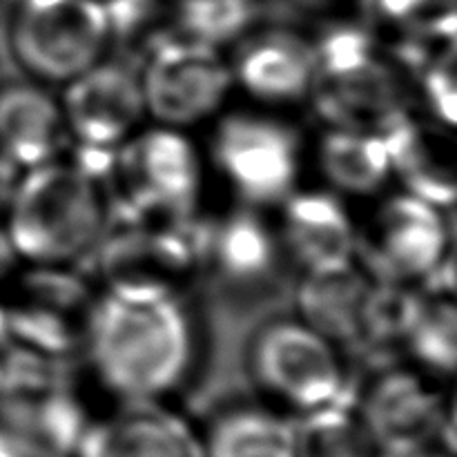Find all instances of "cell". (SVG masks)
<instances>
[{"label":"cell","instance_id":"6da1fadb","mask_svg":"<svg viewBox=\"0 0 457 457\" xmlns=\"http://www.w3.org/2000/svg\"><path fill=\"white\" fill-rule=\"evenodd\" d=\"M204 333L181 288L105 284L94 295L80 353L116 402H168L201 361Z\"/></svg>","mask_w":457,"mask_h":457},{"label":"cell","instance_id":"7a4b0ae2","mask_svg":"<svg viewBox=\"0 0 457 457\" xmlns=\"http://www.w3.org/2000/svg\"><path fill=\"white\" fill-rule=\"evenodd\" d=\"M110 223L105 172L71 150L18 174L3 210V235L25 266L79 268Z\"/></svg>","mask_w":457,"mask_h":457},{"label":"cell","instance_id":"3957f363","mask_svg":"<svg viewBox=\"0 0 457 457\" xmlns=\"http://www.w3.org/2000/svg\"><path fill=\"white\" fill-rule=\"evenodd\" d=\"M317 71L311 105L330 128L386 134L409 107V74L395 54L355 27L315 38Z\"/></svg>","mask_w":457,"mask_h":457},{"label":"cell","instance_id":"277c9868","mask_svg":"<svg viewBox=\"0 0 457 457\" xmlns=\"http://www.w3.org/2000/svg\"><path fill=\"white\" fill-rule=\"evenodd\" d=\"M244 366L259 395L302 415L353 397L346 353L299 315L262 321L250 333Z\"/></svg>","mask_w":457,"mask_h":457},{"label":"cell","instance_id":"5b68a950","mask_svg":"<svg viewBox=\"0 0 457 457\" xmlns=\"http://www.w3.org/2000/svg\"><path fill=\"white\" fill-rule=\"evenodd\" d=\"M116 43L114 22L96 0H4V45L22 79L58 89Z\"/></svg>","mask_w":457,"mask_h":457},{"label":"cell","instance_id":"8992f818","mask_svg":"<svg viewBox=\"0 0 457 457\" xmlns=\"http://www.w3.org/2000/svg\"><path fill=\"white\" fill-rule=\"evenodd\" d=\"M208 156L239 204L277 210L299 187L306 141L297 125L279 112L226 107L212 120Z\"/></svg>","mask_w":457,"mask_h":457},{"label":"cell","instance_id":"52a82bcc","mask_svg":"<svg viewBox=\"0 0 457 457\" xmlns=\"http://www.w3.org/2000/svg\"><path fill=\"white\" fill-rule=\"evenodd\" d=\"M204 154L190 132L147 123L112 156V214L128 219L195 217L204 196Z\"/></svg>","mask_w":457,"mask_h":457},{"label":"cell","instance_id":"ba28073f","mask_svg":"<svg viewBox=\"0 0 457 457\" xmlns=\"http://www.w3.org/2000/svg\"><path fill=\"white\" fill-rule=\"evenodd\" d=\"M137 67L147 123L192 129L208 125L235 92L228 52L163 31L147 40Z\"/></svg>","mask_w":457,"mask_h":457},{"label":"cell","instance_id":"9c48e42d","mask_svg":"<svg viewBox=\"0 0 457 457\" xmlns=\"http://www.w3.org/2000/svg\"><path fill=\"white\" fill-rule=\"evenodd\" d=\"M360 259L379 279L433 286L453 270V210L406 190L384 192L360 228Z\"/></svg>","mask_w":457,"mask_h":457},{"label":"cell","instance_id":"30bf717a","mask_svg":"<svg viewBox=\"0 0 457 457\" xmlns=\"http://www.w3.org/2000/svg\"><path fill=\"white\" fill-rule=\"evenodd\" d=\"M355 406L382 453L446 449L445 436L453 442L451 400L445 402L437 379L415 366H384L370 375L355 393Z\"/></svg>","mask_w":457,"mask_h":457},{"label":"cell","instance_id":"8fae6325","mask_svg":"<svg viewBox=\"0 0 457 457\" xmlns=\"http://www.w3.org/2000/svg\"><path fill=\"white\" fill-rule=\"evenodd\" d=\"M70 147L114 154L147 125L137 67L107 56L56 89Z\"/></svg>","mask_w":457,"mask_h":457},{"label":"cell","instance_id":"7c38bea8","mask_svg":"<svg viewBox=\"0 0 457 457\" xmlns=\"http://www.w3.org/2000/svg\"><path fill=\"white\" fill-rule=\"evenodd\" d=\"M235 89L257 107L290 110L311 103L315 85V38L286 27L250 29L228 52Z\"/></svg>","mask_w":457,"mask_h":457},{"label":"cell","instance_id":"4fadbf2b","mask_svg":"<svg viewBox=\"0 0 457 457\" xmlns=\"http://www.w3.org/2000/svg\"><path fill=\"white\" fill-rule=\"evenodd\" d=\"M277 214L286 262L302 275L335 270L360 259V226L348 201L328 187H297L277 205Z\"/></svg>","mask_w":457,"mask_h":457},{"label":"cell","instance_id":"5bb4252c","mask_svg":"<svg viewBox=\"0 0 457 457\" xmlns=\"http://www.w3.org/2000/svg\"><path fill=\"white\" fill-rule=\"evenodd\" d=\"M71 457H204L201 436L168 402H116L89 420Z\"/></svg>","mask_w":457,"mask_h":457},{"label":"cell","instance_id":"9a60e30c","mask_svg":"<svg viewBox=\"0 0 457 457\" xmlns=\"http://www.w3.org/2000/svg\"><path fill=\"white\" fill-rule=\"evenodd\" d=\"M204 263L235 293H257L284 270L286 254L266 210L239 204L205 232Z\"/></svg>","mask_w":457,"mask_h":457},{"label":"cell","instance_id":"2e32d148","mask_svg":"<svg viewBox=\"0 0 457 457\" xmlns=\"http://www.w3.org/2000/svg\"><path fill=\"white\" fill-rule=\"evenodd\" d=\"M70 150L56 89L29 79L0 85V156L18 172Z\"/></svg>","mask_w":457,"mask_h":457},{"label":"cell","instance_id":"e0dca14e","mask_svg":"<svg viewBox=\"0 0 457 457\" xmlns=\"http://www.w3.org/2000/svg\"><path fill=\"white\" fill-rule=\"evenodd\" d=\"M393 152V179L400 190L418 195L445 210L455 205L453 129L411 112L386 132Z\"/></svg>","mask_w":457,"mask_h":457},{"label":"cell","instance_id":"ac0fdd59","mask_svg":"<svg viewBox=\"0 0 457 457\" xmlns=\"http://www.w3.org/2000/svg\"><path fill=\"white\" fill-rule=\"evenodd\" d=\"M324 187L342 199H378L393 183V152L386 134L324 125L315 143Z\"/></svg>","mask_w":457,"mask_h":457},{"label":"cell","instance_id":"d6986e66","mask_svg":"<svg viewBox=\"0 0 457 457\" xmlns=\"http://www.w3.org/2000/svg\"><path fill=\"white\" fill-rule=\"evenodd\" d=\"M375 279L361 259L335 270L302 275L295 315L333 339L344 353H357Z\"/></svg>","mask_w":457,"mask_h":457},{"label":"cell","instance_id":"ffe728a7","mask_svg":"<svg viewBox=\"0 0 457 457\" xmlns=\"http://www.w3.org/2000/svg\"><path fill=\"white\" fill-rule=\"evenodd\" d=\"M204 457H295L293 418L270 404H232L199 431Z\"/></svg>","mask_w":457,"mask_h":457},{"label":"cell","instance_id":"44dd1931","mask_svg":"<svg viewBox=\"0 0 457 457\" xmlns=\"http://www.w3.org/2000/svg\"><path fill=\"white\" fill-rule=\"evenodd\" d=\"M295 457H378L355 395L295 415Z\"/></svg>","mask_w":457,"mask_h":457},{"label":"cell","instance_id":"7402d4cb","mask_svg":"<svg viewBox=\"0 0 457 457\" xmlns=\"http://www.w3.org/2000/svg\"><path fill=\"white\" fill-rule=\"evenodd\" d=\"M433 299H422L420 311L411 324L402 351L409 353L415 369L433 379L451 378L455 370V302L453 295L433 293Z\"/></svg>","mask_w":457,"mask_h":457},{"label":"cell","instance_id":"603a6c76","mask_svg":"<svg viewBox=\"0 0 457 457\" xmlns=\"http://www.w3.org/2000/svg\"><path fill=\"white\" fill-rule=\"evenodd\" d=\"M250 0H183L172 31L226 52L253 27Z\"/></svg>","mask_w":457,"mask_h":457},{"label":"cell","instance_id":"cb8c5ba5","mask_svg":"<svg viewBox=\"0 0 457 457\" xmlns=\"http://www.w3.org/2000/svg\"><path fill=\"white\" fill-rule=\"evenodd\" d=\"M0 369H3V361H0Z\"/></svg>","mask_w":457,"mask_h":457}]
</instances>
